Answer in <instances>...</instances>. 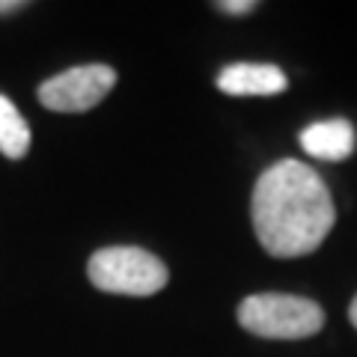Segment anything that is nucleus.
<instances>
[{
	"mask_svg": "<svg viewBox=\"0 0 357 357\" xmlns=\"http://www.w3.org/2000/svg\"><path fill=\"white\" fill-rule=\"evenodd\" d=\"M253 229L271 256H307L328 238L337 208L328 185L304 161L283 158L271 164L253 188Z\"/></svg>",
	"mask_w": 357,
	"mask_h": 357,
	"instance_id": "nucleus-1",
	"label": "nucleus"
},
{
	"mask_svg": "<svg viewBox=\"0 0 357 357\" xmlns=\"http://www.w3.org/2000/svg\"><path fill=\"white\" fill-rule=\"evenodd\" d=\"M238 325L265 340H304L325 328V312L310 298L262 292L241 301Z\"/></svg>",
	"mask_w": 357,
	"mask_h": 357,
	"instance_id": "nucleus-2",
	"label": "nucleus"
},
{
	"mask_svg": "<svg viewBox=\"0 0 357 357\" xmlns=\"http://www.w3.org/2000/svg\"><path fill=\"white\" fill-rule=\"evenodd\" d=\"M24 3L21 0H13V3H0V13H9V9H21Z\"/></svg>",
	"mask_w": 357,
	"mask_h": 357,
	"instance_id": "nucleus-9",
	"label": "nucleus"
},
{
	"mask_svg": "<svg viewBox=\"0 0 357 357\" xmlns=\"http://www.w3.org/2000/svg\"><path fill=\"white\" fill-rule=\"evenodd\" d=\"M114 84L116 72L105 63L75 66V69L48 77L39 86V102L48 110H57V114H84V110L102 102L114 89Z\"/></svg>",
	"mask_w": 357,
	"mask_h": 357,
	"instance_id": "nucleus-4",
	"label": "nucleus"
},
{
	"mask_svg": "<svg viewBox=\"0 0 357 357\" xmlns=\"http://www.w3.org/2000/svg\"><path fill=\"white\" fill-rule=\"evenodd\" d=\"M286 86V72L271 63H232L218 75V89L227 96H277Z\"/></svg>",
	"mask_w": 357,
	"mask_h": 357,
	"instance_id": "nucleus-5",
	"label": "nucleus"
},
{
	"mask_svg": "<svg viewBox=\"0 0 357 357\" xmlns=\"http://www.w3.org/2000/svg\"><path fill=\"white\" fill-rule=\"evenodd\" d=\"M89 283L110 295L146 298L161 292L170 280L167 265L143 248H105L96 250L86 265Z\"/></svg>",
	"mask_w": 357,
	"mask_h": 357,
	"instance_id": "nucleus-3",
	"label": "nucleus"
},
{
	"mask_svg": "<svg viewBox=\"0 0 357 357\" xmlns=\"http://www.w3.org/2000/svg\"><path fill=\"white\" fill-rule=\"evenodd\" d=\"M354 126L349 119H321L301 131V146L319 161H345L354 152Z\"/></svg>",
	"mask_w": 357,
	"mask_h": 357,
	"instance_id": "nucleus-6",
	"label": "nucleus"
},
{
	"mask_svg": "<svg viewBox=\"0 0 357 357\" xmlns=\"http://www.w3.org/2000/svg\"><path fill=\"white\" fill-rule=\"evenodd\" d=\"M218 9H223V13H229V15H248L256 9L253 0H220Z\"/></svg>",
	"mask_w": 357,
	"mask_h": 357,
	"instance_id": "nucleus-8",
	"label": "nucleus"
},
{
	"mask_svg": "<svg viewBox=\"0 0 357 357\" xmlns=\"http://www.w3.org/2000/svg\"><path fill=\"white\" fill-rule=\"evenodd\" d=\"M30 149V126L18 114V107L0 96V152L6 158H24Z\"/></svg>",
	"mask_w": 357,
	"mask_h": 357,
	"instance_id": "nucleus-7",
	"label": "nucleus"
},
{
	"mask_svg": "<svg viewBox=\"0 0 357 357\" xmlns=\"http://www.w3.org/2000/svg\"><path fill=\"white\" fill-rule=\"evenodd\" d=\"M349 319H351V325L357 328V298L351 301V307H349Z\"/></svg>",
	"mask_w": 357,
	"mask_h": 357,
	"instance_id": "nucleus-10",
	"label": "nucleus"
}]
</instances>
